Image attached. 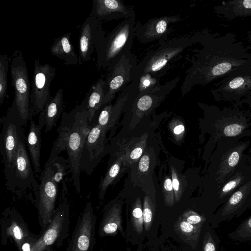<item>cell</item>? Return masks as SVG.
<instances>
[{"label":"cell","instance_id":"6da1fadb","mask_svg":"<svg viewBox=\"0 0 251 251\" xmlns=\"http://www.w3.org/2000/svg\"><path fill=\"white\" fill-rule=\"evenodd\" d=\"M91 127L88 112L79 105L69 112H64L57 129V137L45 165H49L61 152L66 151L69 173L77 193L80 192V157Z\"/></svg>","mask_w":251,"mask_h":251},{"label":"cell","instance_id":"7a4b0ae2","mask_svg":"<svg viewBox=\"0 0 251 251\" xmlns=\"http://www.w3.org/2000/svg\"><path fill=\"white\" fill-rule=\"evenodd\" d=\"M251 151V136L223 138L211 155L208 182L211 195L233 173L246 154Z\"/></svg>","mask_w":251,"mask_h":251},{"label":"cell","instance_id":"3957f363","mask_svg":"<svg viewBox=\"0 0 251 251\" xmlns=\"http://www.w3.org/2000/svg\"><path fill=\"white\" fill-rule=\"evenodd\" d=\"M135 14L124 19L103 39L97 47L96 66L109 72L130 51L135 36Z\"/></svg>","mask_w":251,"mask_h":251},{"label":"cell","instance_id":"277c9868","mask_svg":"<svg viewBox=\"0 0 251 251\" xmlns=\"http://www.w3.org/2000/svg\"><path fill=\"white\" fill-rule=\"evenodd\" d=\"M193 40L190 36L185 35L163 41L138 63L135 79L147 76L160 79L172 61L192 45Z\"/></svg>","mask_w":251,"mask_h":251},{"label":"cell","instance_id":"5b68a950","mask_svg":"<svg viewBox=\"0 0 251 251\" xmlns=\"http://www.w3.org/2000/svg\"><path fill=\"white\" fill-rule=\"evenodd\" d=\"M70 223V206L67 201H61L47 227L27 239L18 251H55L68 237Z\"/></svg>","mask_w":251,"mask_h":251},{"label":"cell","instance_id":"8992f818","mask_svg":"<svg viewBox=\"0 0 251 251\" xmlns=\"http://www.w3.org/2000/svg\"><path fill=\"white\" fill-rule=\"evenodd\" d=\"M34 172L23 131L19 140L12 175L6 186L14 196L29 200L33 203L35 199L33 195L35 198L39 188Z\"/></svg>","mask_w":251,"mask_h":251},{"label":"cell","instance_id":"52a82bcc","mask_svg":"<svg viewBox=\"0 0 251 251\" xmlns=\"http://www.w3.org/2000/svg\"><path fill=\"white\" fill-rule=\"evenodd\" d=\"M207 128L210 135L207 143L209 158L221 139L251 136V114L218 113L210 117Z\"/></svg>","mask_w":251,"mask_h":251},{"label":"cell","instance_id":"ba28073f","mask_svg":"<svg viewBox=\"0 0 251 251\" xmlns=\"http://www.w3.org/2000/svg\"><path fill=\"white\" fill-rule=\"evenodd\" d=\"M11 84L14 90L10 106L18 116L22 126L30 119V84L27 68L22 52L16 50L10 59Z\"/></svg>","mask_w":251,"mask_h":251},{"label":"cell","instance_id":"9c48e42d","mask_svg":"<svg viewBox=\"0 0 251 251\" xmlns=\"http://www.w3.org/2000/svg\"><path fill=\"white\" fill-rule=\"evenodd\" d=\"M0 151L3 164L6 184L10 180L15 165L19 140L23 132L18 116L11 107L0 119Z\"/></svg>","mask_w":251,"mask_h":251},{"label":"cell","instance_id":"30bf717a","mask_svg":"<svg viewBox=\"0 0 251 251\" xmlns=\"http://www.w3.org/2000/svg\"><path fill=\"white\" fill-rule=\"evenodd\" d=\"M39 188L34 204L37 209L41 230L45 229L51 222L55 213L58 194V185L52 177L50 167H44L39 176Z\"/></svg>","mask_w":251,"mask_h":251},{"label":"cell","instance_id":"8fae6325","mask_svg":"<svg viewBox=\"0 0 251 251\" xmlns=\"http://www.w3.org/2000/svg\"><path fill=\"white\" fill-rule=\"evenodd\" d=\"M137 64L135 56L130 51L108 72L105 79L106 91L103 105L111 103L116 94L134 80Z\"/></svg>","mask_w":251,"mask_h":251},{"label":"cell","instance_id":"7c38bea8","mask_svg":"<svg viewBox=\"0 0 251 251\" xmlns=\"http://www.w3.org/2000/svg\"><path fill=\"white\" fill-rule=\"evenodd\" d=\"M56 69L48 63L44 65L34 59L30 94V120L39 114L51 97L50 86L55 76ZM29 120V121H30Z\"/></svg>","mask_w":251,"mask_h":251},{"label":"cell","instance_id":"4fadbf2b","mask_svg":"<svg viewBox=\"0 0 251 251\" xmlns=\"http://www.w3.org/2000/svg\"><path fill=\"white\" fill-rule=\"evenodd\" d=\"M96 218L88 201L77 219L66 251H92L95 244Z\"/></svg>","mask_w":251,"mask_h":251},{"label":"cell","instance_id":"5bb4252c","mask_svg":"<svg viewBox=\"0 0 251 251\" xmlns=\"http://www.w3.org/2000/svg\"><path fill=\"white\" fill-rule=\"evenodd\" d=\"M81 153L79 168L90 175L101 160L105 151L106 129L92 123Z\"/></svg>","mask_w":251,"mask_h":251},{"label":"cell","instance_id":"9a60e30c","mask_svg":"<svg viewBox=\"0 0 251 251\" xmlns=\"http://www.w3.org/2000/svg\"><path fill=\"white\" fill-rule=\"evenodd\" d=\"M179 79V76H177L163 85L159 83L139 91L130 107L133 117L141 118L153 110L176 86Z\"/></svg>","mask_w":251,"mask_h":251},{"label":"cell","instance_id":"2e32d148","mask_svg":"<svg viewBox=\"0 0 251 251\" xmlns=\"http://www.w3.org/2000/svg\"><path fill=\"white\" fill-rule=\"evenodd\" d=\"M1 242L5 245L12 240L18 250L32 233L19 211L14 207H8L2 213L0 220Z\"/></svg>","mask_w":251,"mask_h":251},{"label":"cell","instance_id":"e0dca14e","mask_svg":"<svg viewBox=\"0 0 251 251\" xmlns=\"http://www.w3.org/2000/svg\"><path fill=\"white\" fill-rule=\"evenodd\" d=\"M180 15H166L155 17L141 24L136 21L135 26V36L142 44H149L155 41L165 39L171 34V25L180 21Z\"/></svg>","mask_w":251,"mask_h":251},{"label":"cell","instance_id":"ac0fdd59","mask_svg":"<svg viewBox=\"0 0 251 251\" xmlns=\"http://www.w3.org/2000/svg\"><path fill=\"white\" fill-rule=\"evenodd\" d=\"M251 153L245 155L233 173L211 195L216 206L225 203L236 190L251 179Z\"/></svg>","mask_w":251,"mask_h":251},{"label":"cell","instance_id":"d6986e66","mask_svg":"<svg viewBox=\"0 0 251 251\" xmlns=\"http://www.w3.org/2000/svg\"><path fill=\"white\" fill-rule=\"evenodd\" d=\"M105 37L102 23L90 15L80 29L78 64H83L91 59L93 52Z\"/></svg>","mask_w":251,"mask_h":251},{"label":"cell","instance_id":"ffe728a7","mask_svg":"<svg viewBox=\"0 0 251 251\" xmlns=\"http://www.w3.org/2000/svg\"><path fill=\"white\" fill-rule=\"evenodd\" d=\"M248 209H251V178L231 195L215 216L218 223L229 221Z\"/></svg>","mask_w":251,"mask_h":251},{"label":"cell","instance_id":"44dd1931","mask_svg":"<svg viewBox=\"0 0 251 251\" xmlns=\"http://www.w3.org/2000/svg\"><path fill=\"white\" fill-rule=\"evenodd\" d=\"M133 8L121 0H93L90 15L102 23L126 19L135 14Z\"/></svg>","mask_w":251,"mask_h":251},{"label":"cell","instance_id":"7402d4cb","mask_svg":"<svg viewBox=\"0 0 251 251\" xmlns=\"http://www.w3.org/2000/svg\"><path fill=\"white\" fill-rule=\"evenodd\" d=\"M64 111V95L60 88L54 96H51L39 113L38 125L42 129L45 126V131L51 130Z\"/></svg>","mask_w":251,"mask_h":251},{"label":"cell","instance_id":"603a6c76","mask_svg":"<svg viewBox=\"0 0 251 251\" xmlns=\"http://www.w3.org/2000/svg\"><path fill=\"white\" fill-rule=\"evenodd\" d=\"M106 91L105 80L99 78L91 86L79 106L89 113V120L92 122L97 112L102 107Z\"/></svg>","mask_w":251,"mask_h":251},{"label":"cell","instance_id":"cb8c5ba5","mask_svg":"<svg viewBox=\"0 0 251 251\" xmlns=\"http://www.w3.org/2000/svg\"><path fill=\"white\" fill-rule=\"evenodd\" d=\"M41 129L33 119L30 120L29 128L25 137V142L34 172L38 176L41 173L40 154Z\"/></svg>","mask_w":251,"mask_h":251},{"label":"cell","instance_id":"d4e9b609","mask_svg":"<svg viewBox=\"0 0 251 251\" xmlns=\"http://www.w3.org/2000/svg\"><path fill=\"white\" fill-rule=\"evenodd\" d=\"M71 32L55 39L50 48L51 54L63 61L64 65H75L78 63V57L71 40Z\"/></svg>","mask_w":251,"mask_h":251},{"label":"cell","instance_id":"484cf974","mask_svg":"<svg viewBox=\"0 0 251 251\" xmlns=\"http://www.w3.org/2000/svg\"><path fill=\"white\" fill-rule=\"evenodd\" d=\"M121 206L115 203L106 207L99 229V234L102 237L114 235L121 226Z\"/></svg>","mask_w":251,"mask_h":251},{"label":"cell","instance_id":"4316f807","mask_svg":"<svg viewBox=\"0 0 251 251\" xmlns=\"http://www.w3.org/2000/svg\"><path fill=\"white\" fill-rule=\"evenodd\" d=\"M148 134H144L140 137L130 140L124 149L125 166H129L141 157L146 147Z\"/></svg>","mask_w":251,"mask_h":251},{"label":"cell","instance_id":"83f0119b","mask_svg":"<svg viewBox=\"0 0 251 251\" xmlns=\"http://www.w3.org/2000/svg\"><path fill=\"white\" fill-rule=\"evenodd\" d=\"M49 167L52 171V177L54 181L59 186L62 184V187H66L64 179L69 173V165L67 159L63 156H58L51 163L44 167Z\"/></svg>","mask_w":251,"mask_h":251},{"label":"cell","instance_id":"f1b7e54d","mask_svg":"<svg viewBox=\"0 0 251 251\" xmlns=\"http://www.w3.org/2000/svg\"><path fill=\"white\" fill-rule=\"evenodd\" d=\"M124 158V154L118 157L109 167L105 176L101 179L99 187V197L100 200H101L103 199L106 190L112 183L119 173Z\"/></svg>","mask_w":251,"mask_h":251},{"label":"cell","instance_id":"f546056e","mask_svg":"<svg viewBox=\"0 0 251 251\" xmlns=\"http://www.w3.org/2000/svg\"><path fill=\"white\" fill-rule=\"evenodd\" d=\"M202 225H194L180 217L176 223L175 228L179 234L192 242L199 240Z\"/></svg>","mask_w":251,"mask_h":251},{"label":"cell","instance_id":"4dcf8cb0","mask_svg":"<svg viewBox=\"0 0 251 251\" xmlns=\"http://www.w3.org/2000/svg\"><path fill=\"white\" fill-rule=\"evenodd\" d=\"M9 58L5 54L0 55V104H2L7 96V73Z\"/></svg>","mask_w":251,"mask_h":251},{"label":"cell","instance_id":"1f68e13d","mask_svg":"<svg viewBox=\"0 0 251 251\" xmlns=\"http://www.w3.org/2000/svg\"><path fill=\"white\" fill-rule=\"evenodd\" d=\"M235 241L245 242L251 241V216L242 222L237 228L227 235Z\"/></svg>","mask_w":251,"mask_h":251},{"label":"cell","instance_id":"d6a6232c","mask_svg":"<svg viewBox=\"0 0 251 251\" xmlns=\"http://www.w3.org/2000/svg\"><path fill=\"white\" fill-rule=\"evenodd\" d=\"M113 105L111 103L102 105L99 109L100 112L97 121L95 123L93 122L106 129L107 131L111 129V114Z\"/></svg>","mask_w":251,"mask_h":251},{"label":"cell","instance_id":"836d02e7","mask_svg":"<svg viewBox=\"0 0 251 251\" xmlns=\"http://www.w3.org/2000/svg\"><path fill=\"white\" fill-rule=\"evenodd\" d=\"M132 223L135 230L141 233L143 230V212L140 199L138 198L132 211Z\"/></svg>","mask_w":251,"mask_h":251},{"label":"cell","instance_id":"e575fe53","mask_svg":"<svg viewBox=\"0 0 251 251\" xmlns=\"http://www.w3.org/2000/svg\"><path fill=\"white\" fill-rule=\"evenodd\" d=\"M154 206L151 198L145 196L143 205V220L145 230H148L152 224L154 213Z\"/></svg>","mask_w":251,"mask_h":251},{"label":"cell","instance_id":"d590c367","mask_svg":"<svg viewBox=\"0 0 251 251\" xmlns=\"http://www.w3.org/2000/svg\"><path fill=\"white\" fill-rule=\"evenodd\" d=\"M162 192L165 204L167 206H172L175 201V194L172 178L166 176L162 184Z\"/></svg>","mask_w":251,"mask_h":251},{"label":"cell","instance_id":"8d00e7d4","mask_svg":"<svg viewBox=\"0 0 251 251\" xmlns=\"http://www.w3.org/2000/svg\"><path fill=\"white\" fill-rule=\"evenodd\" d=\"M171 178L175 194V201L176 202L179 201L183 193V188L176 170L174 168H171Z\"/></svg>","mask_w":251,"mask_h":251},{"label":"cell","instance_id":"74e56055","mask_svg":"<svg viewBox=\"0 0 251 251\" xmlns=\"http://www.w3.org/2000/svg\"><path fill=\"white\" fill-rule=\"evenodd\" d=\"M181 218L187 222L194 225H203L206 221L204 217L192 210L184 212Z\"/></svg>","mask_w":251,"mask_h":251},{"label":"cell","instance_id":"f35d334b","mask_svg":"<svg viewBox=\"0 0 251 251\" xmlns=\"http://www.w3.org/2000/svg\"><path fill=\"white\" fill-rule=\"evenodd\" d=\"M202 251H217L215 242L209 231L205 234L203 241Z\"/></svg>","mask_w":251,"mask_h":251},{"label":"cell","instance_id":"ab89813d","mask_svg":"<svg viewBox=\"0 0 251 251\" xmlns=\"http://www.w3.org/2000/svg\"><path fill=\"white\" fill-rule=\"evenodd\" d=\"M150 156L149 153L146 152L139 160L138 164L139 172L142 174L147 173L150 166Z\"/></svg>","mask_w":251,"mask_h":251},{"label":"cell","instance_id":"60d3db41","mask_svg":"<svg viewBox=\"0 0 251 251\" xmlns=\"http://www.w3.org/2000/svg\"><path fill=\"white\" fill-rule=\"evenodd\" d=\"M231 67L230 64L224 62L215 66L212 70L211 72L214 75H219L224 74L229 71Z\"/></svg>","mask_w":251,"mask_h":251},{"label":"cell","instance_id":"b9f144b4","mask_svg":"<svg viewBox=\"0 0 251 251\" xmlns=\"http://www.w3.org/2000/svg\"><path fill=\"white\" fill-rule=\"evenodd\" d=\"M176 123L173 126L172 131L176 139H180L182 138L185 132V127L181 123Z\"/></svg>","mask_w":251,"mask_h":251},{"label":"cell","instance_id":"7bdbcfd3","mask_svg":"<svg viewBox=\"0 0 251 251\" xmlns=\"http://www.w3.org/2000/svg\"><path fill=\"white\" fill-rule=\"evenodd\" d=\"M244 82V80L242 77H237L231 80L229 82V87L231 89H236L241 86Z\"/></svg>","mask_w":251,"mask_h":251},{"label":"cell","instance_id":"ee69618b","mask_svg":"<svg viewBox=\"0 0 251 251\" xmlns=\"http://www.w3.org/2000/svg\"><path fill=\"white\" fill-rule=\"evenodd\" d=\"M243 5L245 8H251V0H245L243 1Z\"/></svg>","mask_w":251,"mask_h":251}]
</instances>
